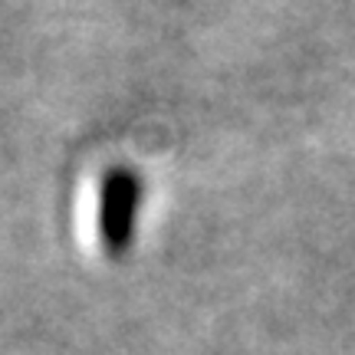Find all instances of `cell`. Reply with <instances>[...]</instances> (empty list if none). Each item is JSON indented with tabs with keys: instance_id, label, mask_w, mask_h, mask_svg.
<instances>
[{
	"instance_id": "cell-1",
	"label": "cell",
	"mask_w": 355,
	"mask_h": 355,
	"mask_svg": "<svg viewBox=\"0 0 355 355\" xmlns=\"http://www.w3.org/2000/svg\"><path fill=\"white\" fill-rule=\"evenodd\" d=\"M145 201V181L135 168L115 165L99 181L96 204V234L109 260H125L139 237V214Z\"/></svg>"
}]
</instances>
